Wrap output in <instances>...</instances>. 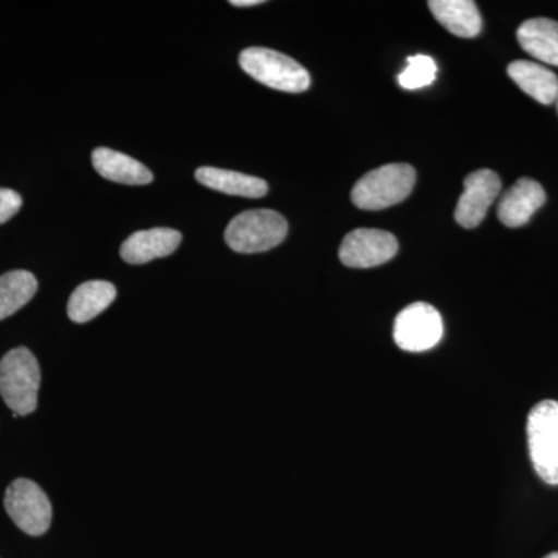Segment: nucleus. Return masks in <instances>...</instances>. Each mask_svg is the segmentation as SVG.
Listing matches in <instances>:
<instances>
[{"instance_id":"obj_1","label":"nucleus","mask_w":558,"mask_h":558,"mask_svg":"<svg viewBox=\"0 0 558 558\" xmlns=\"http://www.w3.org/2000/svg\"><path fill=\"white\" fill-rule=\"evenodd\" d=\"M39 385V363L31 349H13L0 360V395L14 416H27L36 410Z\"/></svg>"},{"instance_id":"obj_2","label":"nucleus","mask_w":558,"mask_h":558,"mask_svg":"<svg viewBox=\"0 0 558 558\" xmlns=\"http://www.w3.org/2000/svg\"><path fill=\"white\" fill-rule=\"evenodd\" d=\"M416 183L411 165L391 163L368 172L355 183L351 201L360 209L379 211L398 205L410 196Z\"/></svg>"},{"instance_id":"obj_3","label":"nucleus","mask_w":558,"mask_h":558,"mask_svg":"<svg viewBox=\"0 0 558 558\" xmlns=\"http://www.w3.org/2000/svg\"><path fill=\"white\" fill-rule=\"evenodd\" d=\"M288 220L274 209H248L231 220L226 242L231 250L244 255L269 252L288 236Z\"/></svg>"},{"instance_id":"obj_4","label":"nucleus","mask_w":558,"mask_h":558,"mask_svg":"<svg viewBox=\"0 0 558 558\" xmlns=\"http://www.w3.org/2000/svg\"><path fill=\"white\" fill-rule=\"evenodd\" d=\"M240 65L253 80L275 90L301 94L311 87L310 72L277 50L250 47L240 54Z\"/></svg>"},{"instance_id":"obj_5","label":"nucleus","mask_w":558,"mask_h":558,"mask_svg":"<svg viewBox=\"0 0 558 558\" xmlns=\"http://www.w3.org/2000/svg\"><path fill=\"white\" fill-rule=\"evenodd\" d=\"M527 447L539 478L558 486V402L543 400L527 416Z\"/></svg>"},{"instance_id":"obj_6","label":"nucleus","mask_w":558,"mask_h":558,"mask_svg":"<svg viewBox=\"0 0 558 558\" xmlns=\"http://www.w3.org/2000/svg\"><path fill=\"white\" fill-rule=\"evenodd\" d=\"M7 513L25 534H46L51 523V505L46 492L31 480L13 481L5 492Z\"/></svg>"},{"instance_id":"obj_7","label":"nucleus","mask_w":558,"mask_h":558,"mask_svg":"<svg viewBox=\"0 0 558 558\" xmlns=\"http://www.w3.org/2000/svg\"><path fill=\"white\" fill-rule=\"evenodd\" d=\"M442 317L432 304H410L396 317L395 341L402 351H429L442 340Z\"/></svg>"},{"instance_id":"obj_8","label":"nucleus","mask_w":558,"mask_h":558,"mask_svg":"<svg viewBox=\"0 0 558 558\" xmlns=\"http://www.w3.org/2000/svg\"><path fill=\"white\" fill-rule=\"evenodd\" d=\"M399 242L389 231L377 229L352 230L341 242V263L352 269H371L395 258Z\"/></svg>"},{"instance_id":"obj_9","label":"nucleus","mask_w":558,"mask_h":558,"mask_svg":"<svg viewBox=\"0 0 558 558\" xmlns=\"http://www.w3.org/2000/svg\"><path fill=\"white\" fill-rule=\"evenodd\" d=\"M501 193V179L497 172L478 170L464 180V193L459 197L454 219L464 229H475L484 218L488 208Z\"/></svg>"},{"instance_id":"obj_10","label":"nucleus","mask_w":558,"mask_h":558,"mask_svg":"<svg viewBox=\"0 0 558 558\" xmlns=\"http://www.w3.org/2000/svg\"><path fill=\"white\" fill-rule=\"evenodd\" d=\"M545 202V190L537 180L519 179L499 202L498 218L509 229H519L526 226Z\"/></svg>"},{"instance_id":"obj_11","label":"nucleus","mask_w":558,"mask_h":558,"mask_svg":"<svg viewBox=\"0 0 558 558\" xmlns=\"http://www.w3.org/2000/svg\"><path fill=\"white\" fill-rule=\"evenodd\" d=\"M182 234L172 229H150L137 231L123 242L120 255L128 264L150 263L157 258H167L178 250Z\"/></svg>"},{"instance_id":"obj_12","label":"nucleus","mask_w":558,"mask_h":558,"mask_svg":"<svg viewBox=\"0 0 558 558\" xmlns=\"http://www.w3.org/2000/svg\"><path fill=\"white\" fill-rule=\"evenodd\" d=\"M92 163L95 171L110 182L124 183V185H148L154 180L153 172L145 165L119 150L95 149L92 153Z\"/></svg>"},{"instance_id":"obj_13","label":"nucleus","mask_w":558,"mask_h":558,"mask_svg":"<svg viewBox=\"0 0 558 558\" xmlns=\"http://www.w3.org/2000/svg\"><path fill=\"white\" fill-rule=\"evenodd\" d=\"M428 7L436 21L459 38H475L483 28V17L472 0H432Z\"/></svg>"},{"instance_id":"obj_14","label":"nucleus","mask_w":558,"mask_h":558,"mask_svg":"<svg viewBox=\"0 0 558 558\" xmlns=\"http://www.w3.org/2000/svg\"><path fill=\"white\" fill-rule=\"evenodd\" d=\"M508 75L524 94L542 105L549 106L558 100V76L553 70L537 62L513 61L509 64Z\"/></svg>"},{"instance_id":"obj_15","label":"nucleus","mask_w":558,"mask_h":558,"mask_svg":"<svg viewBox=\"0 0 558 558\" xmlns=\"http://www.w3.org/2000/svg\"><path fill=\"white\" fill-rule=\"evenodd\" d=\"M517 38L521 49L535 60L558 68V22L534 17L520 25Z\"/></svg>"},{"instance_id":"obj_16","label":"nucleus","mask_w":558,"mask_h":558,"mask_svg":"<svg viewBox=\"0 0 558 558\" xmlns=\"http://www.w3.org/2000/svg\"><path fill=\"white\" fill-rule=\"evenodd\" d=\"M197 182L219 193L230 196L259 199L269 191L266 180L242 174V172L222 170V168L202 167L196 171Z\"/></svg>"},{"instance_id":"obj_17","label":"nucleus","mask_w":558,"mask_h":558,"mask_svg":"<svg viewBox=\"0 0 558 558\" xmlns=\"http://www.w3.org/2000/svg\"><path fill=\"white\" fill-rule=\"evenodd\" d=\"M117 296L116 286L108 281H89L81 284L70 295L69 318L75 323H87L108 310Z\"/></svg>"},{"instance_id":"obj_18","label":"nucleus","mask_w":558,"mask_h":558,"mask_svg":"<svg viewBox=\"0 0 558 558\" xmlns=\"http://www.w3.org/2000/svg\"><path fill=\"white\" fill-rule=\"evenodd\" d=\"M38 281L27 270H13L0 277V319L11 317L35 296Z\"/></svg>"},{"instance_id":"obj_19","label":"nucleus","mask_w":558,"mask_h":558,"mask_svg":"<svg viewBox=\"0 0 558 558\" xmlns=\"http://www.w3.org/2000/svg\"><path fill=\"white\" fill-rule=\"evenodd\" d=\"M438 75V65L427 54L409 58V65L398 76L400 87L407 90L422 89L433 84Z\"/></svg>"},{"instance_id":"obj_20","label":"nucleus","mask_w":558,"mask_h":558,"mask_svg":"<svg viewBox=\"0 0 558 558\" xmlns=\"http://www.w3.org/2000/svg\"><path fill=\"white\" fill-rule=\"evenodd\" d=\"M22 197L16 191L0 189V223L9 222L11 218L20 213Z\"/></svg>"},{"instance_id":"obj_21","label":"nucleus","mask_w":558,"mask_h":558,"mask_svg":"<svg viewBox=\"0 0 558 558\" xmlns=\"http://www.w3.org/2000/svg\"><path fill=\"white\" fill-rule=\"evenodd\" d=\"M231 5L234 7H253V5H260V3H264L263 0H231Z\"/></svg>"},{"instance_id":"obj_22","label":"nucleus","mask_w":558,"mask_h":558,"mask_svg":"<svg viewBox=\"0 0 558 558\" xmlns=\"http://www.w3.org/2000/svg\"><path fill=\"white\" fill-rule=\"evenodd\" d=\"M545 558H558V553L549 554V556H546Z\"/></svg>"},{"instance_id":"obj_23","label":"nucleus","mask_w":558,"mask_h":558,"mask_svg":"<svg viewBox=\"0 0 558 558\" xmlns=\"http://www.w3.org/2000/svg\"><path fill=\"white\" fill-rule=\"evenodd\" d=\"M557 112H558V100H557Z\"/></svg>"}]
</instances>
